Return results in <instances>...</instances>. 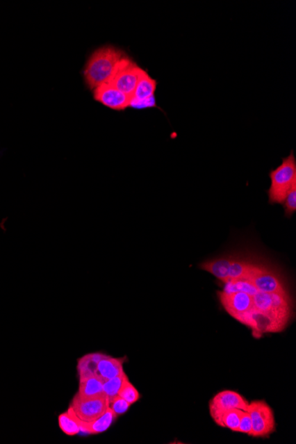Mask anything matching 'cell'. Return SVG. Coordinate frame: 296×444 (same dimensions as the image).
Listing matches in <instances>:
<instances>
[{"mask_svg":"<svg viewBox=\"0 0 296 444\" xmlns=\"http://www.w3.org/2000/svg\"><path fill=\"white\" fill-rule=\"evenodd\" d=\"M126 58L124 51L114 47H103L96 50L90 56L83 72L89 88L95 90L107 83Z\"/></svg>","mask_w":296,"mask_h":444,"instance_id":"6da1fadb","label":"cell"},{"mask_svg":"<svg viewBox=\"0 0 296 444\" xmlns=\"http://www.w3.org/2000/svg\"><path fill=\"white\" fill-rule=\"evenodd\" d=\"M253 309L272 320L281 331L284 330L292 316L290 296L286 293L257 292L252 295Z\"/></svg>","mask_w":296,"mask_h":444,"instance_id":"7a4b0ae2","label":"cell"},{"mask_svg":"<svg viewBox=\"0 0 296 444\" xmlns=\"http://www.w3.org/2000/svg\"><path fill=\"white\" fill-rule=\"evenodd\" d=\"M271 186L268 190L270 204H283L293 185L296 183V160L291 151L288 157L282 159L278 168L269 173Z\"/></svg>","mask_w":296,"mask_h":444,"instance_id":"3957f363","label":"cell"},{"mask_svg":"<svg viewBox=\"0 0 296 444\" xmlns=\"http://www.w3.org/2000/svg\"><path fill=\"white\" fill-rule=\"evenodd\" d=\"M252 421L250 436L266 437L276 431V420L272 409L265 401L251 402L247 409Z\"/></svg>","mask_w":296,"mask_h":444,"instance_id":"277c9868","label":"cell"},{"mask_svg":"<svg viewBox=\"0 0 296 444\" xmlns=\"http://www.w3.org/2000/svg\"><path fill=\"white\" fill-rule=\"evenodd\" d=\"M79 420L90 422L101 417L109 408V399L103 393L94 397H82L79 395L74 397L70 406Z\"/></svg>","mask_w":296,"mask_h":444,"instance_id":"5b68a950","label":"cell"},{"mask_svg":"<svg viewBox=\"0 0 296 444\" xmlns=\"http://www.w3.org/2000/svg\"><path fill=\"white\" fill-rule=\"evenodd\" d=\"M222 306L227 313L240 323H245L247 316L253 310L252 295L244 292H217Z\"/></svg>","mask_w":296,"mask_h":444,"instance_id":"8992f818","label":"cell"},{"mask_svg":"<svg viewBox=\"0 0 296 444\" xmlns=\"http://www.w3.org/2000/svg\"><path fill=\"white\" fill-rule=\"evenodd\" d=\"M143 72L144 69L128 57L120 63L117 72L107 83L115 87L125 94L133 96L138 79Z\"/></svg>","mask_w":296,"mask_h":444,"instance_id":"52a82bcc","label":"cell"},{"mask_svg":"<svg viewBox=\"0 0 296 444\" xmlns=\"http://www.w3.org/2000/svg\"><path fill=\"white\" fill-rule=\"evenodd\" d=\"M249 402L242 395L233 390H224L220 392L211 399L210 403V413L214 421L224 411L231 409H240L247 411Z\"/></svg>","mask_w":296,"mask_h":444,"instance_id":"ba28073f","label":"cell"},{"mask_svg":"<svg viewBox=\"0 0 296 444\" xmlns=\"http://www.w3.org/2000/svg\"><path fill=\"white\" fill-rule=\"evenodd\" d=\"M257 289L263 293H286L285 286L281 278L266 266L258 265L255 271L247 279Z\"/></svg>","mask_w":296,"mask_h":444,"instance_id":"9c48e42d","label":"cell"},{"mask_svg":"<svg viewBox=\"0 0 296 444\" xmlns=\"http://www.w3.org/2000/svg\"><path fill=\"white\" fill-rule=\"evenodd\" d=\"M93 95L96 101L117 111L124 110L130 107L133 99V96L125 94L109 83H104L93 90Z\"/></svg>","mask_w":296,"mask_h":444,"instance_id":"30bf717a","label":"cell"},{"mask_svg":"<svg viewBox=\"0 0 296 444\" xmlns=\"http://www.w3.org/2000/svg\"><path fill=\"white\" fill-rule=\"evenodd\" d=\"M117 415L109 407L104 413L93 421L85 422L76 417L77 422L80 427V434H99L107 431L111 427L113 422L117 419Z\"/></svg>","mask_w":296,"mask_h":444,"instance_id":"8fae6325","label":"cell"},{"mask_svg":"<svg viewBox=\"0 0 296 444\" xmlns=\"http://www.w3.org/2000/svg\"><path fill=\"white\" fill-rule=\"evenodd\" d=\"M124 361L125 359H115L106 355L98 363L97 368H96V377L101 379L103 382L117 377V376L124 372Z\"/></svg>","mask_w":296,"mask_h":444,"instance_id":"7c38bea8","label":"cell"},{"mask_svg":"<svg viewBox=\"0 0 296 444\" xmlns=\"http://www.w3.org/2000/svg\"><path fill=\"white\" fill-rule=\"evenodd\" d=\"M233 256L220 257V258L205 261L199 265V268L224 282L227 281L229 269Z\"/></svg>","mask_w":296,"mask_h":444,"instance_id":"4fadbf2b","label":"cell"},{"mask_svg":"<svg viewBox=\"0 0 296 444\" xmlns=\"http://www.w3.org/2000/svg\"><path fill=\"white\" fill-rule=\"evenodd\" d=\"M105 356L103 353H90L77 360L79 381L95 376L98 363Z\"/></svg>","mask_w":296,"mask_h":444,"instance_id":"5bb4252c","label":"cell"},{"mask_svg":"<svg viewBox=\"0 0 296 444\" xmlns=\"http://www.w3.org/2000/svg\"><path fill=\"white\" fill-rule=\"evenodd\" d=\"M157 86L156 80H154L145 72L141 74L137 83L136 88L133 95L134 101H143L154 96Z\"/></svg>","mask_w":296,"mask_h":444,"instance_id":"9a60e30c","label":"cell"},{"mask_svg":"<svg viewBox=\"0 0 296 444\" xmlns=\"http://www.w3.org/2000/svg\"><path fill=\"white\" fill-rule=\"evenodd\" d=\"M103 382L101 379L93 376V377L81 379L79 381V391L77 395L82 397H94L103 393Z\"/></svg>","mask_w":296,"mask_h":444,"instance_id":"2e32d148","label":"cell"},{"mask_svg":"<svg viewBox=\"0 0 296 444\" xmlns=\"http://www.w3.org/2000/svg\"><path fill=\"white\" fill-rule=\"evenodd\" d=\"M243 411L240 409H231V410L222 413L215 422L218 426L225 427V429L233 431V432H239L240 420Z\"/></svg>","mask_w":296,"mask_h":444,"instance_id":"e0dca14e","label":"cell"},{"mask_svg":"<svg viewBox=\"0 0 296 444\" xmlns=\"http://www.w3.org/2000/svg\"><path fill=\"white\" fill-rule=\"evenodd\" d=\"M58 421H59L60 430L67 436H74L80 434L79 424L77 422L76 415L72 407H69L66 413L60 414Z\"/></svg>","mask_w":296,"mask_h":444,"instance_id":"ac0fdd59","label":"cell"},{"mask_svg":"<svg viewBox=\"0 0 296 444\" xmlns=\"http://www.w3.org/2000/svg\"><path fill=\"white\" fill-rule=\"evenodd\" d=\"M129 378L126 373L122 372L117 377L108 379V381L103 383V392L109 399V404L115 397H117L121 388H123L124 383L128 381Z\"/></svg>","mask_w":296,"mask_h":444,"instance_id":"d6986e66","label":"cell"},{"mask_svg":"<svg viewBox=\"0 0 296 444\" xmlns=\"http://www.w3.org/2000/svg\"><path fill=\"white\" fill-rule=\"evenodd\" d=\"M119 397L124 398L125 401H127L131 405L137 403L140 398V392L135 388L133 383L128 381L124 383L123 388H121L120 392L118 394Z\"/></svg>","mask_w":296,"mask_h":444,"instance_id":"ffe728a7","label":"cell"},{"mask_svg":"<svg viewBox=\"0 0 296 444\" xmlns=\"http://www.w3.org/2000/svg\"><path fill=\"white\" fill-rule=\"evenodd\" d=\"M284 206L285 215L286 217L290 218L296 212V183L293 185L290 191L283 202Z\"/></svg>","mask_w":296,"mask_h":444,"instance_id":"44dd1931","label":"cell"},{"mask_svg":"<svg viewBox=\"0 0 296 444\" xmlns=\"http://www.w3.org/2000/svg\"><path fill=\"white\" fill-rule=\"evenodd\" d=\"M109 407H110L114 411L115 414L117 415H123L130 409L131 404L128 403L127 401H125L124 398L121 397H115L109 404Z\"/></svg>","mask_w":296,"mask_h":444,"instance_id":"7402d4cb","label":"cell"},{"mask_svg":"<svg viewBox=\"0 0 296 444\" xmlns=\"http://www.w3.org/2000/svg\"><path fill=\"white\" fill-rule=\"evenodd\" d=\"M251 431H252V421H251L250 415L247 411H244L240 420L239 432L250 436Z\"/></svg>","mask_w":296,"mask_h":444,"instance_id":"603a6c76","label":"cell"},{"mask_svg":"<svg viewBox=\"0 0 296 444\" xmlns=\"http://www.w3.org/2000/svg\"><path fill=\"white\" fill-rule=\"evenodd\" d=\"M156 101L154 96L149 99H143V101H134L131 99L130 107L136 109H144L156 107Z\"/></svg>","mask_w":296,"mask_h":444,"instance_id":"cb8c5ba5","label":"cell"}]
</instances>
